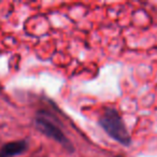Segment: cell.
<instances>
[{
	"label": "cell",
	"instance_id": "6da1fadb",
	"mask_svg": "<svg viewBox=\"0 0 157 157\" xmlns=\"http://www.w3.org/2000/svg\"><path fill=\"white\" fill-rule=\"evenodd\" d=\"M98 124L109 137L124 146L131 144V137L124 120L114 108H105L98 118Z\"/></svg>",
	"mask_w": 157,
	"mask_h": 157
},
{
	"label": "cell",
	"instance_id": "277c9868",
	"mask_svg": "<svg viewBox=\"0 0 157 157\" xmlns=\"http://www.w3.org/2000/svg\"><path fill=\"white\" fill-rule=\"evenodd\" d=\"M114 157H124V156H122V155H116V156H114Z\"/></svg>",
	"mask_w": 157,
	"mask_h": 157
},
{
	"label": "cell",
	"instance_id": "3957f363",
	"mask_svg": "<svg viewBox=\"0 0 157 157\" xmlns=\"http://www.w3.org/2000/svg\"><path fill=\"white\" fill-rule=\"evenodd\" d=\"M28 148L26 140H18L3 144L0 147V157H14L16 155L23 154Z\"/></svg>",
	"mask_w": 157,
	"mask_h": 157
},
{
	"label": "cell",
	"instance_id": "7a4b0ae2",
	"mask_svg": "<svg viewBox=\"0 0 157 157\" xmlns=\"http://www.w3.org/2000/svg\"><path fill=\"white\" fill-rule=\"evenodd\" d=\"M36 126H37L38 130L41 131L43 135H45L46 137H48L50 139H53L54 141H56L57 143H59L60 145H63V147H65L68 152L73 153L74 147L72 145V143L70 142V140L66 137V135L63 133V131L51 120L50 117L45 116L44 113H39L36 117Z\"/></svg>",
	"mask_w": 157,
	"mask_h": 157
}]
</instances>
